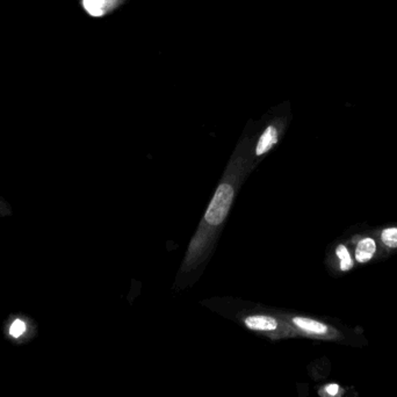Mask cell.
I'll return each instance as SVG.
<instances>
[{"label":"cell","instance_id":"6da1fadb","mask_svg":"<svg viewBox=\"0 0 397 397\" xmlns=\"http://www.w3.org/2000/svg\"><path fill=\"white\" fill-rule=\"evenodd\" d=\"M233 198V186L229 184H222L218 186L205 214V220L210 225H220L229 213Z\"/></svg>","mask_w":397,"mask_h":397},{"label":"cell","instance_id":"7a4b0ae2","mask_svg":"<svg viewBox=\"0 0 397 397\" xmlns=\"http://www.w3.org/2000/svg\"><path fill=\"white\" fill-rule=\"evenodd\" d=\"M244 323L252 330L258 331H272L278 328V322L275 318L265 315H253L244 320Z\"/></svg>","mask_w":397,"mask_h":397},{"label":"cell","instance_id":"3957f363","mask_svg":"<svg viewBox=\"0 0 397 397\" xmlns=\"http://www.w3.org/2000/svg\"><path fill=\"white\" fill-rule=\"evenodd\" d=\"M278 142V131L274 126H268L266 129L264 130L263 135L260 136L258 140L257 148H256V155L262 156L266 154L268 150L275 146Z\"/></svg>","mask_w":397,"mask_h":397},{"label":"cell","instance_id":"277c9868","mask_svg":"<svg viewBox=\"0 0 397 397\" xmlns=\"http://www.w3.org/2000/svg\"><path fill=\"white\" fill-rule=\"evenodd\" d=\"M376 250V244L374 239L372 238H363L362 241L359 242L357 250H355V259L360 264L367 263L373 257Z\"/></svg>","mask_w":397,"mask_h":397},{"label":"cell","instance_id":"5b68a950","mask_svg":"<svg viewBox=\"0 0 397 397\" xmlns=\"http://www.w3.org/2000/svg\"><path fill=\"white\" fill-rule=\"evenodd\" d=\"M294 324L299 326V328L303 329L305 331H309V332H314V333H318V334H323L328 331V328L326 325L323 323H320V322L310 320V318H303V317H295L294 320Z\"/></svg>","mask_w":397,"mask_h":397},{"label":"cell","instance_id":"8992f818","mask_svg":"<svg viewBox=\"0 0 397 397\" xmlns=\"http://www.w3.org/2000/svg\"><path fill=\"white\" fill-rule=\"evenodd\" d=\"M336 253L338 256V258L341 259V270L342 271H349L350 268H352L353 262H352V259H351L349 250L346 249L345 245H338Z\"/></svg>","mask_w":397,"mask_h":397},{"label":"cell","instance_id":"52a82bcc","mask_svg":"<svg viewBox=\"0 0 397 397\" xmlns=\"http://www.w3.org/2000/svg\"><path fill=\"white\" fill-rule=\"evenodd\" d=\"M84 8L89 14L92 16H100L103 14V5H105V0H84Z\"/></svg>","mask_w":397,"mask_h":397},{"label":"cell","instance_id":"ba28073f","mask_svg":"<svg viewBox=\"0 0 397 397\" xmlns=\"http://www.w3.org/2000/svg\"><path fill=\"white\" fill-rule=\"evenodd\" d=\"M382 241L389 247H397V228H389L382 231Z\"/></svg>","mask_w":397,"mask_h":397},{"label":"cell","instance_id":"9c48e42d","mask_svg":"<svg viewBox=\"0 0 397 397\" xmlns=\"http://www.w3.org/2000/svg\"><path fill=\"white\" fill-rule=\"evenodd\" d=\"M26 331V324L23 323L21 320H16L14 321V323L12 324L11 329H10V333L12 337L18 338L21 336V334Z\"/></svg>","mask_w":397,"mask_h":397},{"label":"cell","instance_id":"30bf717a","mask_svg":"<svg viewBox=\"0 0 397 397\" xmlns=\"http://www.w3.org/2000/svg\"><path fill=\"white\" fill-rule=\"evenodd\" d=\"M338 390H339V387L337 386V384H329V386L325 387V391L331 396L336 395Z\"/></svg>","mask_w":397,"mask_h":397}]
</instances>
